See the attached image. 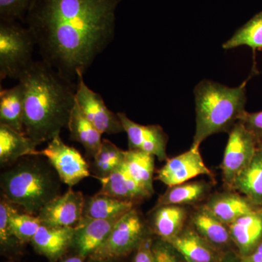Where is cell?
<instances>
[{
  "mask_svg": "<svg viewBox=\"0 0 262 262\" xmlns=\"http://www.w3.org/2000/svg\"><path fill=\"white\" fill-rule=\"evenodd\" d=\"M122 0H32L24 22L42 60L77 81L115 38Z\"/></svg>",
  "mask_w": 262,
  "mask_h": 262,
  "instance_id": "cell-1",
  "label": "cell"
},
{
  "mask_svg": "<svg viewBox=\"0 0 262 262\" xmlns=\"http://www.w3.org/2000/svg\"><path fill=\"white\" fill-rule=\"evenodd\" d=\"M18 81L24 89V134L38 145L60 135L75 105L77 82L43 60L34 61Z\"/></svg>",
  "mask_w": 262,
  "mask_h": 262,
  "instance_id": "cell-2",
  "label": "cell"
},
{
  "mask_svg": "<svg viewBox=\"0 0 262 262\" xmlns=\"http://www.w3.org/2000/svg\"><path fill=\"white\" fill-rule=\"evenodd\" d=\"M237 87L231 88L211 80H202L194 90L195 103V132L192 148L200 146L207 138L220 133H229L246 113V85L255 75Z\"/></svg>",
  "mask_w": 262,
  "mask_h": 262,
  "instance_id": "cell-3",
  "label": "cell"
},
{
  "mask_svg": "<svg viewBox=\"0 0 262 262\" xmlns=\"http://www.w3.org/2000/svg\"><path fill=\"white\" fill-rule=\"evenodd\" d=\"M28 156L1 176L5 200L22 207L26 213L35 215L60 195L61 182L48 160Z\"/></svg>",
  "mask_w": 262,
  "mask_h": 262,
  "instance_id": "cell-4",
  "label": "cell"
},
{
  "mask_svg": "<svg viewBox=\"0 0 262 262\" xmlns=\"http://www.w3.org/2000/svg\"><path fill=\"white\" fill-rule=\"evenodd\" d=\"M36 46L32 33L17 21L0 23V80H19L34 61Z\"/></svg>",
  "mask_w": 262,
  "mask_h": 262,
  "instance_id": "cell-5",
  "label": "cell"
},
{
  "mask_svg": "<svg viewBox=\"0 0 262 262\" xmlns=\"http://www.w3.org/2000/svg\"><path fill=\"white\" fill-rule=\"evenodd\" d=\"M151 233L136 208L115 222L107 238L88 259H120L130 256L142 239Z\"/></svg>",
  "mask_w": 262,
  "mask_h": 262,
  "instance_id": "cell-6",
  "label": "cell"
},
{
  "mask_svg": "<svg viewBox=\"0 0 262 262\" xmlns=\"http://www.w3.org/2000/svg\"><path fill=\"white\" fill-rule=\"evenodd\" d=\"M258 147L251 133L237 122L229 131L223 160L221 163L222 179L227 189L243 170L249 165Z\"/></svg>",
  "mask_w": 262,
  "mask_h": 262,
  "instance_id": "cell-7",
  "label": "cell"
},
{
  "mask_svg": "<svg viewBox=\"0 0 262 262\" xmlns=\"http://www.w3.org/2000/svg\"><path fill=\"white\" fill-rule=\"evenodd\" d=\"M37 156L46 158L56 170L61 182L70 187L91 176L89 165L80 151L67 145L60 135L48 141V146L38 151Z\"/></svg>",
  "mask_w": 262,
  "mask_h": 262,
  "instance_id": "cell-8",
  "label": "cell"
},
{
  "mask_svg": "<svg viewBox=\"0 0 262 262\" xmlns=\"http://www.w3.org/2000/svg\"><path fill=\"white\" fill-rule=\"evenodd\" d=\"M83 75L77 74L75 100L84 117L101 134L112 135L124 132L117 113L108 110L101 95L90 89L84 82Z\"/></svg>",
  "mask_w": 262,
  "mask_h": 262,
  "instance_id": "cell-9",
  "label": "cell"
},
{
  "mask_svg": "<svg viewBox=\"0 0 262 262\" xmlns=\"http://www.w3.org/2000/svg\"><path fill=\"white\" fill-rule=\"evenodd\" d=\"M84 196L70 189L56 196L39 211L41 225L50 227L75 228L83 219Z\"/></svg>",
  "mask_w": 262,
  "mask_h": 262,
  "instance_id": "cell-10",
  "label": "cell"
},
{
  "mask_svg": "<svg viewBox=\"0 0 262 262\" xmlns=\"http://www.w3.org/2000/svg\"><path fill=\"white\" fill-rule=\"evenodd\" d=\"M199 176L213 177L202 158L199 148L191 147L182 154L167 159L166 163L157 172L156 179L169 187L189 182Z\"/></svg>",
  "mask_w": 262,
  "mask_h": 262,
  "instance_id": "cell-11",
  "label": "cell"
},
{
  "mask_svg": "<svg viewBox=\"0 0 262 262\" xmlns=\"http://www.w3.org/2000/svg\"><path fill=\"white\" fill-rule=\"evenodd\" d=\"M117 115L127 134L129 149L145 151L160 161L168 159L166 149L168 137L163 127L158 125L136 123L128 118L125 113H118Z\"/></svg>",
  "mask_w": 262,
  "mask_h": 262,
  "instance_id": "cell-12",
  "label": "cell"
},
{
  "mask_svg": "<svg viewBox=\"0 0 262 262\" xmlns=\"http://www.w3.org/2000/svg\"><path fill=\"white\" fill-rule=\"evenodd\" d=\"M189 224L203 238L223 253L236 251L228 226L214 216L203 205L189 214Z\"/></svg>",
  "mask_w": 262,
  "mask_h": 262,
  "instance_id": "cell-13",
  "label": "cell"
},
{
  "mask_svg": "<svg viewBox=\"0 0 262 262\" xmlns=\"http://www.w3.org/2000/svg\"><path fill=\"white\" fill-rule=\"evenodd\" d=\"M118 220H93L83 217L75 227L70 252L87 260L106 241Z\"/></svg>",
  "mask_w": 262,
  "mask_h": 262,
  "instance_id": "cell-14",
  "label": "cell"
},
{
  "mask_svg": "<svg viewBox=\"0 0 262 262\" xmlns=\"http://www.w3.org/2000/svg\"><path fill=\"white\" fill-rule=\"evenodd\" d=\"M75 228L50 227L41 225L31 244L36 252L48 262H59L70 251Z\"/></svg>",
  "mask_w": 262,
  "mask_h": 262,
  "instance_id": "cell-15",
  "label": "cell"
},
{
  "mask_svg": "<svg viewBox=\"0 0 262 262\" xmlns=\"http://www.w3.org/2000/svg\"><path fill=\"white\" fill-rule=\"evenodd\" d=\"M203 205L227 226L245 215L258 211L247 198L232 189L210 194Z\"/></svg>",
  "mask_w": 262,
  "mask_h": 262,
  "instance_id": "cell-16",
  "label": "cell"
},
{
  "mask_svg": "<svg viewBox=\"0 0 262 262\" xmlns=\"http://www.w3.org/2000/svg\"><path fill=\"white\" fill-rule=\"evenodd\" d=\"M188 262H221L227 253L213 247L194 230L189 222L171 241H168Z\"/></svg>",
  "mask_w": 262,
  "mask_h": 262,
  "instance_id": "cell-17",
  "label": "cell"
},
{
  "mask_svg": "<svg viewBox=\"0 0 262 262\" xmlns=\"http://www.w3.org/2000/svg\"><path fill=\"white\" fill-rule=\"evenodd\" d=\"M97 179L101 184L99 192L122 201L137 204L152 195L133 178L125 163L108 177Z\"/></svg>",
  "mask_w": 262,
  "mask_h": 262,
  "instance_id": "cell-18",
  "label": "cell"
},
{
  "mask_svg": "<svg viewBox=\"0 0 262 262\" xmlns=\"http://www.w3.org/2000/svg\"><path fill=\"white\" fill-rule=\"evenodd\" d=\"M151 223L149 226L151 233L156 237L170 241L184 229L189 222V211L186 206H162L153 208Z\"/></svg>",
  "mask_w": 262,
  "mask_h": 262,
  "instance_id": "cell-19",
  "label": "cell"
},
{
  "mask_svg": "<svg viewBox=\"0 0 262 262\" xmlns=\"http://www.w3.org/2000/svg\"><path fill=\"white\" fill-rule=\"evenodd\" d=\"M237 252L247 256L262 241V217L258 211L246 214L228 226Z\"/></svg>",
  "mask_w": 262,
  "mask_h": 262,
  "instance_id": "cell-20",
  "label": "cell"
},
{
  "mask_svg": "<svg viewBox=\"0 0 262 262\" xmlns=\"http://www.w3.org/2000/svg\"><path fill=\"white\" fill-rule=\"evenodd\" d=\"M38 144L23 133L0 124V163L8 165L20 158L37 156Z\"/></svg>",
  "mask_w": 262,
  "mask_h": 262,
  "instance_id": "cell-21",
  "label": "cell"
},
{
  "mask_svg": "<svg viewBox=\"0 0 262 262\" xmlns=\"http://www.w3.org/2000/svg\"><path fill=\"white\" fill-rule=\"evenodd\" d=\"M230 189L247 198L258 210L262 209V148H258L253 160L237 176Z\"/></svg>",
  "mask_w": 262,
  "mask_h": 262,
  "instance_id": "cell-22",
  "label": "cell"
},
{
  "mask_svg": "<svg viewBox=\"0 0 262 262\" xmlns=\"http://www.w3.org/2000/svg\"><path fill=\"white\" fill-rule=\"evenodd\" d=\"M212 185L206 181L185 182L169 187L158 198L157 207L162 206H187L198 204L210 196Z\"/></svg>",
  "mask_w": 262,
  "mask_h": 262,
  "instance_id": "cell-23",
  "label": "cell"
},
{
  "mask_svg": "<svg viewBox=\"0 0 262 262\" xmlns=\"http://www.w3.org/2000/svg\"><path fill=\"white\" fill-rule=\"evenodd\" d=\"M72 141L80 143L91 159L94 158L101 149L102 134L84 117L77 102L71 115L68 127Z\"/></svg>",
  "mask_w": 262,
  "mask_h": 262,
  "instance_id": "cell-24",
  "label": "cell"
},
{
  "mask_svg": "<svg viewBox=\"0 0 262 262\" xmlns=\"http://www.w3.org/2000/svg\"><path fill=\"white\" fill-rule=\"evenodd\" d=\"M136 205L98 192L84 200L83 217L93 220L120 219L135 208Z\"/></svg>",
  "mask_w": 262,
  "mask_h": 262,
  "instance_id": "cell-25",
  "label": "cell"
},
{
  "mask_svg": "<svg viewBox=\"0 0 262 262\" xmlns=\"http://www.w3.org/2000/svg\"><path fill=\"white\" fill-rule=\"evenodd\" d=\"M24 89L18 82L16 85L0 91V124L8 125L18 132L24 131Z\"/></svg>",
  "mask_w": 262,
  "mask_h": 262,
  "instance_id": "cell-26",
  "label": "cell"
},
{
  "mask_svg": "<svg viewBox=\"0 0 262 262\" xmlns=\"http://www.w3.org/2000/svg\"><path fill=\"white\" fill-rule=\"evenodd\" d=\"M155 157L140 150L125 151V167L133 178L150 194L155 192L153 187Z\"/></svg>",
  "mask_w": 262,
  "mask_h": 262,
  "instance_id": "cell-27",
  "label": "cell"
},
{
  "mask_svg": "<svg viewBox=\"0 0 262 262\" xmlns=\"http://www.w3.org/2000/svg\"><path fill=\"white\" fill-rule=\"evenodd\" d=\"M246 46L252 50L253 54L262 50V10L258 12L244 26L237 29L222 48L225 50Z\"/></svg>",
  "mask_w": 262,
  "mask_h": 262,
  "instance_id": "cell-28",
  "label": "cell"
},
{
  "mask_svg": "<svg viewBox=\"0 0 262 262\" xmlns=\"http://www.w3.org/2000/svg\"><path fill=\"white\" fill-rule=\"evenodd\" d=\"M125 162V151L107 139H103L101 149L92 159L90 170L95 178H103L113 173Z\"/></svg>",
  "mask_w": 262,
  "mask_h": 262,
  "instance_id": "cell-29",
  "label": "cell"
},
{
  "mask_svg": "<svg viewBox=\"0 0 262 262\" xmlns=\"http://www.w3.org/2000/svg\"><path fill=\"white\" fill-rule=\"evenodd\" d=\"M8 224L13 235L25 245L31 243L41 226L37 215L20 213L8 202Z\"/></svg>",
  "mask_w": 262,
  "mask_h": 262,
  "instance_id": "cell-30",
  "label": "cell"
},
{
  "mask_svg": "<svg viewBox=\"0 0 262 262\" xmlns=\"http://www.w3.org/2000/svg\"><path fill=\"white\" fill-rule=\"evenodd\" d=\"M22 244L12 233L8 224V201L0 205V247L1 252L8 256H14L22 252Z\"/></svg>",
  "mask_w": 262,
  "mask_h": 262,
  "instance_id": "cell-31",
  "label": "cell"
},
{
  "mask_svg": "<svg viewBox=\"0 0 262 262\" xmlns=\"http://www.w3.org/2000/svg\"><path fill=\"white\" fill-rule=\"evenodd\" d=\"M32 0H0V18L6 21L24 20Z\"/></svg>",
  "mask_w": 262,
  "mask_h": 262,
  "instance_id": "cell-32",
  "label": "cell"
},
{
  "mask_svg": "<svg viewBox=\"0 0 262 262\" xmlns=\"http://www.w3.org/2000/svg\"><path fill=\"white\" fill-rule=\"evenodd\" d=\"M155 262H188L168 241L155 236L152 244Z\"/></svg>",
  "mask_w": 262,
  "mask_h": 262,
  "instance_id": "cell-33",
  "label": "cell"
},
{
  "mask_svg": "<svg viewBox=\"0 0 262 262\" xmlns=\"http://www.w3.org/2000/svg\"><path fill=\"white\" fill-rule=\"evenodd\" d=\"M239 122L253 136L258 148H262V111L257 113L246 112Z\"/></svg>",
  "mask_w": 262,
  "mask_h": 262,
  "instance_id": "cell-34",
  "label": "cell"
},
{
  "mask_svg": "<svg viewBox=\"0 0 262 262\" xmlns=\"http://www.w3.org/2000/svg\"><path fill=\"white\" fill-rule=\"evenodd\" d=\"M155 235L150 233L146 236L134 253L130 255V262H155L152 251Z\"/></svg>",
  "mask_w": 262,
  "mask_h": 262,
  "instance_id": "cell-35",
  "label": "cell"
},
{
  "mask_svg": "<svg viewBox=\"0 0 262 262\" xmlns=\"http://www.w3.org/2000/svg\"><path fill=\"white\" fill-rule=\"evenodd\" d=\"M243 258L246 262H262V241L249 254Z\"/></svg>",
  "mask_w": 262,
  "mask_h": 262,
  "instance_id": "cell-36",
  "label": "cell"
},
{
  "mask_svg": "<svg viewBox=\"0 0 262 262\" xmlns=\"http://www.w3.org/2000/svg\"><path fill=\"white\" fill-rule=\"evenodd\" d=\"M221 262H246L244 258L236 251H230L226 253Z\"/></svg>",
  "mask_w": 262,
  "mask_h": 262,
  "instance_id": "cell-37",
  "label": "cell"
},
{
  "mask_svg": "<svg viewBox=\"0 0 262 262\" xmlns=\"http://www.w3.org/2000/svg\"><path fill=\"white\" fill-rule=\"evenodd\" d=\"M85 258L75 254V253H68L65 256L61 258L59 262H86Z\"/></svg>",
  "mask_w": 262,
  "mask_h": 262,
  "instance_id": "cell-38",
  "label": "cell"
},
{
  "mask_svg": "<svg viewBox=\"0 0 262 262\" xmlns=\"http://www.w3.org/2000/svg\"><path fill=\"white\" fill-rule=\"evenodd\" d=\"M130 256L127 258H120V259L107 260V261H97V260L87 259L86 262H130Z\"/></svg>",
  "mask_w": 262,
  "mask_h": 262,
  "instance_id": "cell-39",
  "label": "cell"
},
{
  "mask_svg": "<svg viewBox=\"0 0 262 262\" xmlns=\"http://www.w3.org/2000/svg\"><path fill=\"white\" fill-rule=\"evenodd\" d=\"M258 213H260V215H261L262 217V209L258 210Z\"/></svg>",
  "mask_w": 262,
  "mask_h": 262,
  "instance_id": "cell-40",
  "label": "cell"
}]
</instances>
